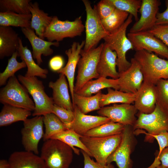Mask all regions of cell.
I'll list each match as a JSON object with an SVG mask.
<instances>
[{
    "mask_svg": "<svg viewBox=\"0 0 168 168\" xmlns=\"http://www.w3.org/2000/svg\"><path fill=\"white\" fill-rule=\"evenodd\" d=\"M165 4L166 10L157 14L156 25L168 24V0L165 1Z\"/></svg>",
    "mask_w": 168,
    "mask_h": 168,
    "instance_id": "7dc6e473",
    "label": "cell"
},
{
    "mask_svg": "<svg viewBox=\"0 0 168 168\" xmlns=\"http://www.w3.org/2000/svg\"><path fill=\"white\" fill-rule=\"evenodd\" d=\"M84 158L83 168H115L111 163L106 165H101L91 159V157L85 152L81 150Z\"/></svg>",
    "mask_w": 168,
    "mask_h": 168,
    "instance_id": "ee69618b",
    "label": "cell"
},
{
    "mask_svg": "<svg viewBox=\"0 0 168 168\" xmlns=\"http://www.w3.org/2000/svg\"><path fill=\"white\" fill-rule=\"evenodd\" d=\"M138 119L133 126V129H144L147 133L145 140L150 142L153 141V136L161 133L168 132V110L156 104L154 110L152 113L146 114L138 113Z\"/></svg>",
    "mask_w": 168,
    "mask_h": 168,
    "instance_id": "277c9868",
    "label": "cell"
},
{
    "mask_svg": "<svg viewBox=\"0 0 168 168\" xmlns=\"http://www.w3.org/2000/svg\"><path fill=\"white\" fill-rule=\"evenodd\" d=\"M17 51L18 56L25 62L27 68V70L25 76L26 77H39L43 79L47 78L49 72L48 70L41 68L35 62L31 51L27 46H23L20 38L19 45Z\"/></svg>",
    "mask_w": 168,
    "mask_h": 168,
    "instance_id": "484cf974",
    "label": "cell"
},
{
    "mask_svg": "<svg viewBox=\"0 0 168 168\" xmlns=\"http://www.w3.org/2000/svg\"><path fill=\"white\" fill-rule=\"evenodd\" d=\"M43 116H36L23 122L21 131V142L25 151L38 155V145L43 137Z\"/></svg>",
    "mask_w": 168,
    "mask_h": 168,
    "instance_id": "8fae6325",
    "label": "cell"
},
{
    "mask_svg": "<svg viewBox=\"0 0 168 168\" xmlns=\"http://www.w3.org/2000/svg\"><path fill=\"white\" fill-rule=\"evenodd\" d=\"M48 86L53 90L52 98L54 104L73 111L74 106L70 99L64 75L60 74L59 78L55 82H49Z\"/></svg>",
    "mask_w": 168,
    "mask_h": 168,
    "instance_id": "7402d4cb",
    "label": "cell"
},
{
    "mask_svg": "<svg viewBox=\"0 0 168 168\" xmlns=\"http://www.w3.org/2000/svg\"><path fill=\"white\" fill-rule=\"evenodd\" d=\"M73 152L69 145L59 140L49 139L43 143L40 157L46 168H69Z\"/></svg>",
    "mask_w": 168,
    "mask_h": 168,
    "instance_id": "7a4b0ae2",
    "label": "cell"
},
{
    "mask_svg": "<svg viewBox=\"0 0 168 168\" xmlns=\"http://www.w3.org/2000/svg\"><path fill=\"white\" fill-rule=\"evenodd\" d=\"M82 1L86 12V39L83 50L87 51L96 48L100 40L109 34L105 29L96 10L92 7L90 2L87 0Z\"/></svg>",
    "mask_w": 168,
    "mask_h": 168,
    "instance_id": "30bf717a",
    "label": "cell"
},
{
    "mask_svg": "<svg viewBox=\"0 0 168 168\" xmlns=\"http://www.w3.org/2000/svg\"><path fill=\"white\" fill-rule=\"evenodd\" d=\"M29 9L32 15L30 28L35 31L36 35L44 40V33L51 22L53 16L40 9L37 2H30Z\"/></svg>",
    "mask_w": 168,
    "mask_h": 168,
    "instance_id": "d4e9b609",
    "label": "cell"
},
{
    "mask_svg": "<svg viewBox=\"0 0 168 168\" xmlns=\"http://www.w3.org/2000/svg\"><path fill=\"white\" fill-rule=\"evenodd\" d=\"M30 2V0H0V12L31 14L29 9Z\"/></svg>",
    "mask_w": 168,
    "mask_h": 168,
    "instance_id": "d590c367",
    "label": "cell"
},
{
    "mask_svg": "<svg viewBox=\"0 0 168 168\" xmlns=\"http://www.w3.org/2000/svg\"><path fill=\"white\" fill-rule=\"evenodd\" d=\"M94 7L101 20L109 16L116 8L109 0H101Z\"/></svg>",
    "mask_w": 168,
    "mask_h": 168,
    "instance_id": "60d3db41",
    "label": "cell"
},
{
    "mask_svg": "<svg viewBox=\"0 0 168 168\" xmlns=\"http://www.w3.org/2000/svg\"><path fill=\"white\" fill-rule=\"evenodd\" d=\"M9 163L8 161L5 159H1L0 160V168H8Z\"/></svg>",
    "mask_w": 168,
    "mask_h": 168,
    "instance_id": "c3c4849f",
    "label": "cell"
},
{
    "mask_svg": "<svg viewBox=\"0 0 168 168\" xmlns=\"http://www.w3.org/2000/svg\"><path fill=\"white\" fill-rule=\"evenodd\" d=\"M21 30L25 37L30 42L32 48V56L36 60L37 64L40 65L43 63L41 55L47 56L52 54L53 50L50 47L54 45L59 46V42L46 41L38 37L34 30L30 27L22 28Z\"/></svg>",
    "mask_w": 168,
    "mask_h": 168,
    "instance_id": "ffe728a7",
    "label": "cell"
},
{
    "mask_svg": "<svg viewBox=\"0 0 168 168\" xmlns=\"http://www.w3.org/2000/svg\"><path fill=\"white\" fill-rule=\"evenodd\" d=\"M129 14L116 8L107 18L101 20L102 24L106 31L109 34L119 29L127 19Z\"/></svg>",
    "mask_w": 168,
    "mask_h": 168,
    "instance_id": "836d02e7",
    "label": "cell"
},
{
    "mask_svg": "<svg viewBox=\"0 0 168 168\" xmlns=\"http://www.w3.org/2000/svg\"><path fill=\"white\" fill-rule=\"evenodd\" d=\"M137 113L134 105L127 103L105 106L97 112L100 116L107 117L112 122L132 127L137 119L136 115Z\"/></svg>",
    "mask_w": 168,
    "mask_h": 168,
    "instance_id": "5bb4252c",
    "label": "cell"
},
{
    "mask_svg": "<svg viewBox=\"0 0 168 168\" xmlns=\"http://www.w3.org/2000/svg\"><path fill=\"white\" fill-rule=\"evenodd\" d=\"M133 17L129 14L125 22L119 29L103 39L104 43L117 54V67L119 73L126 70L131 64L126 58V54L129 50H133V48L126 33L128 27L132 22Z\"/></svg>",
    "mask_w": 168,
    "mask_h": 168,
    "instance_id": "3957f363",
    "label": "cell"
},
{
    "mask_svg": "<svg viewBox=\"0 0 168 168\" xmlns=\"http://www.w3.org/2000/svg\"><path fill=\"white\" fill-rule=\"evenodd\" d=\"M125 126L110 121L87 131L83 136L103 137L122 133Z\"/></svg>",
    "mask_w": 168,
    "mask_h": 168,
    "instance_id": "d6a6232c",
    "label": "cell"
},
{
    "mask_svg": "<svg viewBox=\"0 0 168 168\" xmlns=\"http://www.w3.org/2000/svg\"><path fill=\"white\" fill-rule=\"evenodd\" d=\"M8 168H46L40 156L27 151H16L10 155Z\"/></svg>",
    "mask_w": 168,
    "mask_h": 168,
    "instance_id": "603a6c76",
    "label": "cell"
},
{
    "mask_svg": "<svg viewBox=\"0 0 168 168\" xmlns=\"http://www.w3.org/2000/svg\"><path fill=\"white\" fill-rule=\"evenodd\" d=\"M135 94L134 105L138 113L148 114L153 111L157 102L155 85L143 82Z\"/></svg>",
    "mask_w": 168,
    "mask_h": 168,
    "instance_id": "ac0fdd59",
    "label": "cell"
},
{
    "mask_svg": "<svg viewBox=\"0 0 168 168\" xmlns=\"http://www.w3.org/2000/svg\"><path fill=\"white\" fill-rule=\"evenodd\" d=\"M155 168H168V167H163L161 166V165H159V166L156 167Z\"/></svg>",
    "mask_w": 168,
    "mask_h": 168,
    "instance_id": "681fc988",
    "label": "cell"
},
{
    "mask_svg": "<svg viewBox=\"0 0 168 168\" xmlns=\"http://www.w3.org/2000/svg\"><path fill=\"white\" fill-rule=\"evenodd\" d=\"M64 61L60 56H55L49 60V65L50 69L53 71L58 72L63 68Z\"/></svg>",
    "mask_w": 168,
    "mask_h": 168,
    "instance_id": "bcb514c9",
    "label": "cell"
},
{
    "mask_svg": "<svg viewBox=\"0 0 168 168\" xmlns=\"http://www.w3.org/2000/svg\"><path fill=\"white\" fill-rule=\"evenodd\" d=\"M20 37L11 26H0V59L12 56L17 50Z\"/></svg>",
    "mask_w": 168,
    "mask_h": 168,
    "instance_id": "cb8c5ba5",
    "label": "cell"
},
{
    "mask_svg": "<svg viewBox=\"0 0 168 168\" xmlns=\"http://www.w3.org/2000/svg\"><path fill=\"white\" fill-rule=\"evenodd\" d=\"M159 165L168 167V147L164 148L160 153H157L153 163L147 168H155Z\"/></svg>",
    "mask_w": 168,
    "mask_h": 168,
    "instance_id": "7bdbcfd3",
    "label": "cell"
},
{
    "mask_svg": "<svg viewBox=\"0 0 168 168\" xmlns=\"http://www.w3.org/2000/svg\"><path fill=\"white\" fill-rule=\"evenodd\" d=\"M18 57L17 50L8 59V64L4 71L0 73V86L5 85L8 79L15 75V73L18 70L26 67L25 62L22 60L19 62L17 60Z\"/></svg>",
    "mask_w": 168,
    "mask_h": 168,
    "instance_id": "8d00e7d4",
    "label": "cell"
},
{
    "mask_svg": "<svg viewBox=\"0 0 168 168\" xmlns=\"http://www.w3.org/2000/svg\"><path fill=\"white\" fill-rule=\"evenodd\" d=\"M26 89L21 84L15 75L10 77L0 91V102L2 104L25 109L30 111L35 108Z\"/></svg>",
    "mask_w": 168,
    "mask_h": 168,
    "instance_id": "8992f818",
    "label": "cell"
},
{
    "mask_svg": "<svg viewBox=\"0 0 168 168\" xmlns=\"http://www.w3.org/2000/svg\"><path fill=\"white\" fill-rule=\"evenodd\" d=\"M74 117L67 127L78 134L83 136L89 130L110 121L108 118L101 116L88 115L82 112L74 105Z\"/></svg>",
    "mask_w": 168,
    "mask_h": 168,
    "instance_id": "e0dca14e",
    "label": "cell"
},
{
    "mask_svg": "<svg viewBox=\"0 0 168 168\" xmlns=\"http://www.w3.org/2000/svg\"><path fill=\"white\" fill-rule=\"evenodd\" d=\"M127 36L136 51L145 50L154 53L168 60V47L148 31L129 32Z\"/></svg>",
    "mask_w": 168,
    "mask_h": 168,
    "instance_id": "7c38bea8",
    "label": "cell"
},
{
    "mask_svg": "<svg viewBox=\"0 0 168 168\" xmlns=\"http://www.w3.org/2000/svg\"><path fill=\"white\" fill-rule=\"evenodd\" d=\"M132 126L125 125L121 142L108 158L106 164L115 162L118 168H131L130 155L134 146V132Z\"/></svg>",
    "mask_w": 168,
    "mask_h": 168,
    "instance_id": "4fadbf2b",
    "label": "cell"
},
{
    "mask_svg": "<svg viewBox=\"0 0 168 168\" xmlns=\"http://www.w3.org/2000/svg\"><path fill=\"white\" fill-rule=\"evenodd\" d=\"M168 47V24L155 25L148 31Z\"/></svg>",
    "mask_w": 168,
    "mask_h": 168,
    "instance_id": "b9f144b4",
    "label": "cell"
},
{
    "mask_svg": "<svg viewBox=\"0 0 168 168\" xmlns=\"http://www.w3.org/2000/svg\"><path fill=\"white\" fill-rule=\"evenodd\" d=\"M104 45L102 43L97 47L85 51L82 49L77 64V74L74 88L76 93L88 81L100 77L97 67Z\"/></svg>",
    "mask_w": 168,
    "mask_h": 168,
    "instance_id": "5b68a950",
    "label": "cell"
},
{
    "mask_svg": "<svg viewBox=\"0 0 168 168\" xmlns=\"http://www.w3.org/2000/svg\"><path fill=\"white\" fill-rule=\"evenodd\" d=\"M122 138V133L103 137L82 136L80 140L96 162L106 165L108 158L119 146Z\"/></svg>",
    "mask_w": 168,
    "mask_h": 168,
    "instance_id": "ba28073f",
    "label": "cell"
},
{
    "mask_svg": "<svg viewBox=\"0 0 168 168\" xmlns=\"http://www.w3.org/2000/svg\"><path fill=\"white\" fill-rule=\"evenodd\" d=\"M156 94V104L168 110V80H159L155 85Z\"/></svg>",
    "mask_w": 168,
    "mask_h": 168,
    "instance_id": "f35d334b",
    "label": "cell"
},
{
    "mask_svg": "<svg viewBox=\"0 0 168 168\" xmlns=\"http://www.w3.org/2000/svg\"><path fill=\"white\" fill-rule=\"evenodd\" d=\"M85 44V40L82 41L81 43L76 42L73 43L71 47L65 51V53L68 57L66 65L57 72L58 73L63 74L67 77L72 100L74 94V82L75 69L81 56V51Z\"/></svg>",
    "mask_w": 168,
    "mask_h": 168,
    "instance_id": "d6986e66",
    "label": "cell"
},
{
    "mask_svg": "<svg viewBox=\"0 0 168 168\" xmlns=\"http://www.w3.org/2000/svg\"><path fill=\"white\" fill-rule=\"evenodd\" d=\"M31 14H21L13 12H0V26L30 27Z\"/></svg>",
    "mask_w": 168,
    "mask_h": 168,
    "instance_id": "4dcf8cb0",
    "label": "cell"
},
{
    "mask_svg": "<svg viewBox=\"0 0 168 168\" xmlns=\"http://www.w3.org/2000/svg\"><path fill=\"white\" fill-rule=\"evenodd\" d=\"M109 88L119 90L118 79H108L100 77L96 80L88 81L75 93L83 96H90L93 94H96L102 89Z\"/></svg>",
    "mask_w": 168,
    "mask_h": 168,
    "instance_id": "4316f807",
    "label": "cell"
},
{
    "mask_svg": "<svg viewBox=\"0 0 168 168\" xmlns=\"http://www.w3.org/2000/svg\"><path fill=\"white\" fill-rule=\"evenodd\" d=\"M84 29L81 16L70 21H61L57 16H54L46 29L44 36L49 41H56L59 42L66 38H73L81 36Z\"/></svg>",
    "mask_w": 168,
    "mask_h": 168,
    "instance_id": "9c48e42d",
    "label": "cell"
},
{
    "mask_svg": "<svg viewBox=\"0 0 168 168\" xmlns=\"http://www.w3.org/2000/svg\"><path fill=\"white\" fill-rule=\"evenodd\" d=\"M81 136L71 129H67L52 136L50 139L59 140L70 146L76 154L80 155V150L74 147L80 148L86 152L91 157L92 155L80 140Z\"/></svg>",
    "mask_w": 168,
    "mask_h": 168,
    "instance_id": "f1b7e54d",
    "label": "cell"
},
{
    "mask_svg": "<svg viewBox=\"0 0 168 168\" xmlns=\"http://www.w3.org/2000/svg\"><path fill=\"white\" fill-rule=\"evenodd\" d=\"M45 131L43 137L44 141L53 135L68 129L54 114L51 113L43 116Z\"/></svg>",
    "mask_w": 168,
    "mask_h": 168,
    "instance_id": "e575fe53",
    "label": "cell"
},
{
    "mask_svg": "<svg viewBox=\"0 0 168 168\" xmlns=\"http://www.w3.org/2000/svg\"><path fill=\"white\" fill-rule=\"evenodd\" d=\"M154 139L157 140L159 146V151L157 152V153H160L164 148L168 147V132H162L153 136V141Z\"/></svg>",
    "mask_w": 168,
    "mask_h": 168,
    "instance_id": "f6af8a7d",
    "label": "cell"
},
{
    "mask_svg": "<svg viewBox=\"0 0 168 168\" xmlns=\"http://www.w3.org/2000/svg\"><path fill=\"white\" fill-rule=\"evenodd\" d=\"M161 2L159 0H142L140 17L130 28V33L148 31L155 25Z\"/></svg>",
    "mask_w": 168,
    "mask_h": 168,
    "instance_id": "9a60e30c",
    "label": "cell"
},
{
    "mask_svg": "<svg viewBox=\"0 0 168 168\" xmlns=\"http://www.w3.org/2000/svg\"><path fill=\"white\" fill-rule=\"evenodd\" d=\"M17 78L34 100L35 108L32 115L43 116L52 113L54 105L53 100L45 93L42 82L36 77H26L19 75Z\"/></svg>",
    "mask_w": 168,
    "mask_h": 168,
    "instance_id": "52a82bcc",
    "label": "cell"
},
{
    "mask_svg": "<svg viewBox=\"0 0 168 168\" xmlns=\"http://www.w3.org/2000/svg\"><path fill=\"white\" fill-rule=\"evenodd\" d=\"M102 93L100 91L94 96H84L74 93L72 103L73 106H76L82 112L86 114L101 108L100 100Z\"/></svg>",
    "mask_w": 168,
    "mask_h": 168,
    "instance_id": "1f68e13d",
    "label": "cell"
},
{
    "mask_svg": "<svg viewBox=\"0 0 168 168\" xmlns=\"http://www.w3.org/2000/svg\"><path fill=\"white\" fill-rule=\"evenodd\" d=\"M106 94L102 93L100 100V108L111 104L116 103L131 104L134 102L135 94L124 92L119 90L107 88Z\"/></svg>",
    "mask_w": 168,
    "mask_h": 168,
    "instance_id": "f546056e",
    "label": "cell"
},
{
    "mask_svg": "<svg viewBox=\"0 0 168 168\" xmlns=\"http://www.w3.org/2000/svg\"><path fill=\"white\" fill-rule=\"evenodd\" d=\"M31 114L30 110L4 105L0 113V126H7L19 121L24 122Z\"/></svg>",
    "mask_w": 168,
    "mask_h": 168,
    "instance_id": "83f0119b",
    "label": "cell"
},
{
    "mask_svg": "<svg viewBox=\"0 0 168 168\" xmlns=\"http://www.w3.org/2000/svg\"><path fill=\"white\" fill-rule=\"evenodd\" d=\"M134 58L138 63L143 82L155 85L161 79L168 80V60L145 50L136 51Z\"/></svg>",
    "mask_w": 168,
    "mask_h": 168,
    "instance_id": "6da1fadb",
    "label": "cell"
},
{
    "mask_svg": "<svg viewBox=\"0 0 168 168\" xmlns=\"http://www.w3.org/2000/svg\"><path fill=\"white\" fill-rule=\"evenodd\" d=\"M117 60V55L115 52L104 43L97 67V72L100 77L118 79L119 73L116 69Z\"/></svg>",
    "mask_w": 168,
    "mask_h": 168,
    "instance_id": "44dd1931",
    "label": "cell"
},
{
    "mask_svg": "<svg viewBox=\"0 0 168 168\" xmlns=\"http://www.w3.org/2000/svg\"><path fill=\"white\" fill-rule=\"evenodd\" d=\"M109 1L116 9L131 15L136 22L138 20V12L142 4L141 0H109Z\"/></svg>",
    "mask_w": 168,
    "mask_h": 168,
    "instance_id": "74e56055",
    "label": "cell"
},
{
    "mask_svg": "<svg viewBox=\"0 0 168 168\" xmlns=\"http://www.w3.org/2000/svg\"><path fill=\"white\" fill-rule=\"evenodd\" d=\"M52 113L57 116L67 128L74 119L73 111L67 110L54 104L53 107Z\"/></svg>",
    "mask_w": 168,
    "mask_h": 168,
    "instance_id": "ab89813d",
    "label": "cell"
},
{
    "mask_svg": "<svg viewBox=\"0 0 168 168\" xmlns=\"http://www.w3.org/2000/svg\"><path fill=\"white\" fill-rule=\"evenodd\" d=\"M130 67L119 73L118 78L119 90L128 93L135 94L141 87L143 77L140 65L134 58H131Z\"/></svg>",
    "mask_w": 168,
    "mask_h": 168,
    "instance_id": "2e32d148",
    "label": "cell"
}]
</instances>
